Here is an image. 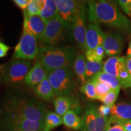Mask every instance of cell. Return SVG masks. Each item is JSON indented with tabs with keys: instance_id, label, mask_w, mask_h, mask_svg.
<instances>
[{
	"instance_id": "ab89813d",
	"label": "cell",
	"mask_w": 131,
	"mask_h": 131,
	"mask_svg": "<svg viewBox=\"0 0 131 131\" xmlns=\"http://www.w3.org/2000/svg\"><path fill=\"white\" fill-rule=\"evenodd\" d=\"M127 15H128V16H130V17L131 18V9L130 10H129V12H128V14H127Z\"/></svg>"
},
{
	"instance_id": "4dcf8cb0",
	"label": "cell",
	"mask_w": 131,
	"mask_h": 131,
	"mask_svg": "<svg viewBox=\"0 0 131 131\" xmlns=\"http://www.w3.org/2000/svg\"><path fill=\"white\" fill-rule=\"evenodd\" d=\"M80 91L86 96L88 99L97 100L95 88L94 83L91 81L88 80L86 83L82 85L80 88Z\"/></svg>"
},
{
	"instance_id": "2e32d148",
	"label": "cell",
	"mask_w": 131,
	"mask_h": 131,
	"mask_svg": "<svg viewBox=\"0 0 131 131\" xmlns=\"http://www.w3.org/2000/svg\"><path fill=\"white\" fill-rule=\"evenodd\" d=\"M48 73L49 72L41 63L36 61L35 65L31 68L30 71L26 75L24 81L27 86L34 89L36 86L47 77Z\"/></svg>"
},
{
	"instance_id": "9c48e42d",
	"label": "cell",
	"mask_w": 131,
	"mask_h": 131,
	"mask_svg": "<svg viewBox=\"0 0 131 131\" xmlns=\"http://www.w3.org/2000/svg\"><path fill=\"white\" fill-rule=\"evenodd\" d=\"M82 120L81 131H105L108 118L101 115L94 105L89 104L85 109Z\"/></svg>"
},
{
	"instance_id": "60d3db41",
	"label": "cell",
	"mask_w": 131,
	"mask_h": 131,
	"mask_svg": "<svg viewBox=\"0 0 131 131\" xmlns=\"http://www.w3.org/2000/svg\"><path fill=\"white\" fill-rule=\"evenodd\" d=\"M41 131H43V130H41Z\"/></svg>"
},
{
	"instance_id": "ac0fdd59",
	"label": "cell",
	"mask_w": 131,
	"mask_h": 131,
	"mask_svg": "<svg viewBox=\"0 0 131 131\" xmlns=\"http://www.w3.org/2000/svg\"><path fill=\"white\" fill-rule=\"evenodd\" d=\"M63 124L69 129L74 130H81L83 127L82 118L74 111H69L62 117Z\"/></svg>"
},
{
	"instance_id": "cb8c5ba5",
	"label": "cell",
	"mask_w": 131,
	"mask_h": 131,
	"mask_svg": "<svg viewBox=\"0 0 131 131\" xmlns=\"http://www.w3.org/2000/svg\"><path fill=\"white\" fill-rule=\"evenodd\" d=\"M62 124H63L62 117L55 112L47 111L44 122L43 131H50L52 129L59 126Z\"/></svg>"
},
{
	"instance_id": "6da1fadb",
	"label": "cell",
	"mask_w": 131,
	"mask_h": 131,
	"mask_svg": "<svg viewBox=\"0 0 131 131\" xmlns=\"http://www.w3.org/2000/svg\"><path fill=\"white\" fill-rule=\"evenodd\" d=\"M87 15L92 23L103 24L111 28L131 32V22L118 7L110 1H91L88 3Z\"/></svg>"
},
{
	"instance_id": "52a82bcc",
	"label": "cell",
	"mask_w": 131,
	"mask_h": 131,
	"mask_svg": "<svg viewBox=\"0 0 131 131\" xmlns=\"http://www.w3.org/2000/svg\"><path fill=\"white\" fill-rule=\"evenodd\" d=\"M37 40L32 35L23 30L19 41L15 48L14 59L30 60L37 58L40 50Z\"/></svg>"
},
{
	"instance_id": "603a6c76",
	"label": "cell",
	"mask_w": 131,
	"mask_h": 131,
	"mask_svg": "<svg viewBox=\"0 0 131 131\" xmlns=\"http://www.w3.org/2000/svg\"><path fill=\"white\" fill-rule=\"evenodd\" d=\"M111 114L123 120L131 119V103H121L114 106Z\"/></svg>"
},
{
	"instance_id": "74e56055",
	"label": "cell",
	"mask_w": 131,
	"mask_h": 131,
	"mask_svg": "<svg viewBox=\"0 0 131 131\" xmlns=\"http://www.w3.org/2000/svg\"><path fill=\"white\" fill-rule=\"evenodd\" d=\"M125 62H126V66L128 70L129 73L131 74V58L130 57H126L125 58Z\"/></svg>"
},
{
	"instance_id": "e575fe53",
	"label": "cell",
	"mask_w": 131,
	"mask_h": 131,
	"mask_svg": "<svg viewBox=\"0 0 131 131\" xmlns=\"http://www.w3.org/2000/svg\"><path fill=\"white\" fill-rule=\"evenodd\" d=\"M10 49V47L0 41V58L6 57Z\"/></svg>"
},
{
	"instance_id": "f546056e",
	"label": "cell",
	"mask_w": 131,
	"mask_h": 131,
	"mask_svg": "<svg viewBox=\"0 0 131 131\" xmlns=\"http://www.w3.org/2000/svg\"><path fill=\"white\" fill-rule=\"evenodd\" d=\"M89 81H91L94 84L96 96H97V100H100L101 98L104 97L111 91H112L110 87L106 83L97 81V80H89Z\"/></svg>"
},
{
	"instance_id": "8992f818",
	"label": "cell",
	"mask_w": 131,
	"mask_h": 131,
	"mask_svg": "<svg viewBox=\"0 0 131 131\" xmlns=\"http://www.w3.org/2000/svg\"><path fill=\"white\" fill-rule=\"evenodd\" d=\"M43 129L44 123L27 120L4 110L1 113V131H41Z\"/></svg>"
},
{
	"instance_id": "5bb4252c",
	"label": "cell",
	"mask_w": 131,
	"mask_h": 131,
	"mask_svg": "<svg viewBox=\"0 0 131 131\" xmlns=\"http://www.w3.org/2000/svg\"><path fill=\"white\" fill-rule=\"evenodd\" d=\"M55 113L61 117L69 111H74L77 114L81 112L79 101L72 96H58L53 101Z\"/></svg>"
},
{
	"instance_id": "7c38bea8",
	"label": "cell",
	"mask_w": 131,
	"mask_h": 131,
	"mask_svg": "<svg viewBox=\"0 0 131 131\" xmlns=\"http://www.w3.org/2000/svg\"><path fill=\"white\" fill-rule=\"evenodd\" d=\"M102 46L106 55L118 57L124 48V38L118 32H104Z\"/></svg>"
},
{
	"instance_id": "4316f807",
	"label": "cell",
	"mask_w": 131,
	"mask_h": 131,
	"mask_svg": "<svg viewBox=\"0 0 131 131\" xmlns=\"http://www.w3.org/2000/svg\"><path fill=\"white\" fill-rule=\"evenodd\" d=\"M44 4L45 0H30L27 9L23 12L28 16L40 15Z\"/></svg>"
},
{
	"instance_id": "ba28073f",
	"label": "cell",
	"mask_w": 131,
	"mask_h": 131,
	"mask_svg": "<svg viewBox=\"0 0 131 131\" xmlns=\"http://www.w3.org/2000/svg\"><path fill=\"white\" fill-rule=\"evenodd\" d=\"M67 27L60 15L55 16L47 22L43 37L41 40L46 46H54L64 38Z\"/></svg>"
},
{
	"instance_id": "7402d4cb",
	"label": "cell",
	"mask_w": 131,
	"mask_h": 131,
	"mask_svg": "<svg viewBox=\"0 0 131 131\" xmlns=\"http://www.w3.org/2000/svg\"><path fill=\"white\" fill-rule=\"evenodd\" d=\"M59 15L58 9L55 1L45 0V4L40 14V16L47 23L55 16Z\"/></svg>"
},
{
	"instance_id": "44dd1931",
	"label": "cell",
	"mask_w": 131,
	"mask_h": 131,
	"mask_svg": "<svg viewBox=\"0 0 131 131\" xmlns=\"http://www.w3.org/2000/svg\"><path fill=\"white\" fill-rule=\"evenodd\" d=\"M89 80H97V81L106 83L110 87L111 89L117 92H119V90L122 88L117 78L108 75L102 71L96 73V75L90 78Z\"/></svg>"
},
{
	"instance_id": "30bf717a",
	"label": "cell",
	"mask_w": 131,
	"mask_h": 131,
	"mask_svg": "<svg viewBox=\"0 0 131 131\" xmlns=\"http://www.w3.org/2000/svg\"><path fill=\"white\" fill-rule=\"evenodd\" d=\"M86 9L84 4L75 15L71 26L75 40L84 52L86 51Z\"/></svg>"
},
{
	"instance_id": "8fae6325",
	"label": "cell",
	"mask_w": 131,
	"mask_h": 131,
	"mask_svg": "<svg viewBox=\"0 0 131 131\" xmlns=\"http://www.w3.org/2000/svg\"><path fill=\"white\" fill-rule=\"evenodd\" d=\"M59 15L68 27H70L75 15L84 3L74 0H55Z\"/></svg>"
},
{
	"instance_id": "83f0119b",
	"label": "cell",
	"mask_w": 131,
	"mask_h": 131,
	"mask_svg": "<svg viewBox=\"0 0 131 131\" xmlns=\"http://www.w3.org/2000/svg\"><path fill=\"white\" fill-rule=\"evenodd\" d=\"M105 131H126L123 120L114 115L110 116L106 124Z\"/></svg>"
},
{
	"instance_id": "277c9868",
	"label": "cell",
	"mask_w": 131,
	"mask_h": 131,
	"mask_svg": "<svg viewBox=\"0 0 131 131\" xmlns=\"http://www.w3.org/2000/svg\"><path fill=\"white\" fill-rule=\"evenodd\" d=\"M55 96H69L74 89L75 83L71 68H62L49 72L47 76Z\"/></svg>"
},
{
	"instance_id": "9a60e30c",
	"label": "cell",
	"mask_w": 131,
	"mask_h": 131,
	"mask_svg": "<svg viewBox=\"0 0 131 131\" xmlns=\"http://www.w3.org/2000/svg\"><path fill=\"white\" fill-rule=\"evenodd\" d=\"M104 33L98 24H89L87 27L86 35V50H92L102 46L104 41Z\"/></svg>"
},
{
	"instance_id": "3957f363",
	"label": "cell",
	"mask_w": 131,
	"mask_h": 131,
	"mask_svg": "<svg viewBox=\"0 0 131 131\" xmlns=\"http://www.w3.org/2000/svg\"><path fill=\"white\" fill-rule=\"evenodd\" d=\"M3 110L27 120L44 123L47 110L39 101L12 96L6 101Z\"/></svg>"
},
{
	"instance_id": "5b68a950",
	"label": "cell",
	"mask_w": 131,
	"mask_h": 131,
	"mask_svg": "<svg viewBox=\"0 0 131 131\" xmlns=\"http://www.w3.org/2000/svg\"><path fill=\"white\" fill-rule=\"evenodd\" d=\"M32 66V61L29 60L14 59L0 68L3 81L10 84L20 83L25 79Z\"/></svg>"
},
{
	"instance_id": "d6986e66",
	"label": "cell",
	"mask_w": 131,
	"mask_h": 131,
	"mask_svg": "<svg viewBox=\"0 0 131 131\" xmlns=\"http://www.w3.org/2000/svg\"><path fill=\"white\" fill-rule=\"evenodd\" d=\"M124 57H109L104 63L102 72L117 78L119 67Z\"/></svg>"
},
{
	"instance_id": "f1b7e54d",
	"label": "cell",
	"mask_w": 131,
	"mask_h": 131,
	"mask_svg": "<svg viewBox=\"0 0 131 131\" xmlns=\"http://www.w3.org/2000/svg\"><path fill=\"white\" fill-rule=\"evenodd\" d=\"M104 63L101 62H92L89 61H86V77H92L96 73L100 72L103 70V67Z\"/></svg>"
},
{
	"instance_id": "ffe728a7",
	"label": "cell",
	"mask_w": 131,
	"mask_h": 131,
	"mask_svg": "<svg viewBox=\"0 0 131 131\" xmlns=\"http://www.w3.org/2000/svg\"><path fill=\"white\" fill-rule=\"evenodd\" d=\"M73 66L75 74L81 81L82 85L84 84L88 80L86 77V60L83 54L78 53L77 55Z\"/></svg>"
},
{
	"instance_id": "1f68e13d",
	"label": "cell",
	"mask_w": 131,
	"mask_h": 131,
	"mask_svg": "<svg viewBox=\"0 0 131 131\" xmlns=\"http://www.w3.org/2000/svg\"><path fill=\"white\" fill-rule=\"evenodd\" d=\"M118 94L119 92L112 90L107 94H106L104 97L101 98L100 101H102L105 105L112 107L113 106H115V103L117 100Z\"/></svg>"
},
{
	"instance_id": "d4e9b609",
	"label": "cell",
	"mask_w": 131,
	"mask_h": 131,
	"mask_svg": "<svg viewBox=\"0 0 131 131\" xmlns=\"http://www.w3.org/2000/svg\"><path fill=\"white\" fill-rule=\"evenodd\" d=\"M117 78L122 88L127 89L131 88V74L126 66L124 57L119 65Z\"/></svg>"
},
{
	"instance_id": "e0dca14e",
	"label": "cell",
	"mask_w": 131,
	"mask_h": 131,
	"mask_svg": "<svg viewBox=\"0 0 131 131\" xmlns=\"http://www.w3.org/2000/svg\"><path fill=\"white\" fill-rule=\"evenodd\" d=\"M34 91L38 97L46 101L52 100L55 96L53 88L47 77L36 86Z\"/></svg>"
},
{
	"instance_id": "4fadbf2b",
	"label": "cell",
	"mask_w": 131,
	"mask_h": 131,
	"mask_svg": "<svg viewBox=\"0 0 131 131\" xmlns=\"http://www.w3.org/2000/svg\"><path fill=\"white\" fill-rule=\"evenodd\" d=\"M47 23L40 15L28 16L24 13L23 30L41 40L45 32Z\"/></svg>"
},
{
	"instance_id": "7a4b0ae2",
	"label": "cell",
	"mask_w": 131,
	"mask_h": 131,
	"mask_svg": "<svg viewBox=\"0 0 131 131\" xmlns=\"http://www.w3.org/2000/svg\"><path fill=\"white\" fill-rule=\"evenodd\" d=\"M76 57L75 52L70 47L43 46L40 48L37 61L41 63L49 72L59 69L71 68Z\"/></svg>"
},
{
	"instance_id": "f35d334b",
	"label": "cell",
	"mask_w": 131,
	"mask_h": 131,
	"mask_svg": "<svg viewBox=\"0 0 131 131\" xmlns=\"http://www.w3.org/2000/svg\"><path fill=\"white\" fill-rule=\"evenodd\" d=\"M127 57H130V58H131V41L129 43L128 49H127Z\"/></svg>"
},
{
	"instance_id": "d6a6232c",
	"label": "cell",
	"mask_w": 131,
	"mask_h": 131,
	"mask_svg": "<svg viewBox=\"0 0 131 131\" xmlns=\"http://www.w3.org/2000/svg\"><path fill=\"white\" fill-rule=\"evenodd\" d=\"M123 10L127 14L131 9V0H119L117 1Z\"/></svg>"
},
{
	"instance_id": "836d02e7",
	"label": "cell",
	"mask_w": 131,
	"mask_h": 131,
	"mask_svg": "<svg viewBox=\"0 0 131 131\" xmlns=\"http://www.w3.org/2000/svg\"><path fill=\"white\" fill-rule=\"evenodd\" d=\"M111 109H112V107H110V106L103 104V105L100 106L98 110L101 115L103 116V117H107V116L111 114Z\"/></svg>"
},
{
	"instance_id": "8d00e7d4",
	"label": "cell",
	"mask_w": 131,
	"mask_h": 131,
	"mask_svg": "<svg viewBox=\"0 0 131 131\" xmlns=\"http://www.w3.org/2000/svg\"><path fill=\"white\" fill-rule=\"evenodd\" d=\"M123 125L126 131H131V119L123 120Z\"/></svg>"
},
{
	"instance_id": "d590c367",
	"label": "cell",
	"mask_w": 131,
	"mask_h": 131,
	"mask_svg": "<svg viewBox=\"0 0 131 131\" xmlns=\"http://www.w3.org/2000/svg\"><path fill=\"white\" fill-rule=\"evenodd\" d=\"M30 2V0H14V3L23 10H25Z\"/></svg>"
},
{
	"instance_id": "b9f144b4",
	"label": "cell",
	"mask_w": 131,
	"mask_h": 131,
	"mask_svg": "<svg viewBox=\"0 0 131 131\" xmlns=\"http://www.w3.org/2000/svg\"><path fill=\"white\" fill-rule=\"evenodd\" d=\"M0 68H1V66H0Z\"/></svg>"
},
{
	"instance_id": "484cf974",
	"label": "cell",
	"mask_w": 131,
	"mask_h": 131,
	"mask_svg": "<svg viewBox=\"0 0 131 131\" xmlns=\"http://www.w3.org/2000/svg\"><path fill=\"white\" fill-rule=\"evenodd\" d=\"M105 52L103 46H100L92 50H86L85 52V57L87 61L92 62H101L105 56Z\"/></svg>"
}]
</instances>
